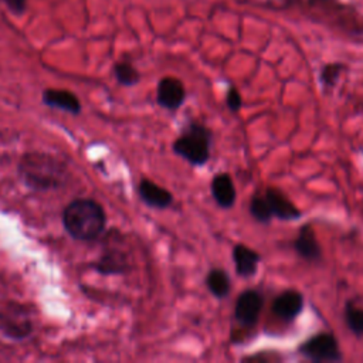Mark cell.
Wrapping results in <instances>:
<instances>
[{"instance_id":"6da1fadb","label":"cell","mask_w":363,"mask_h":363,"mask_svg":"<svg viewBox=\"0 0 363 363\" xmlns=\"http://www.w3.org/2000/svg\"><path fill=\"white\" fill-rule=\"evenodd\" d=\"M65 230L77 240H94L105 228L104 208L94 200L77 199L71 201L62 214Z\"/></svg>"},{"instance_id":"7a4b0ae2","label":"cell","mask_w":363,"mask_h":363,"mask_svg":"<svg viewBox=\"0 0 363 363\" xmlns=\"http://www.w3.org/2000/svg\"><path fill=\"white\" fill-rule=\"evenodd\" d=\"M211 130L199 122H190L173 142V150L193 166H203L210 159Z\"/></svg>"},{"instance_id":"3957f363","label":"cell","mask_w":363,"mask_h":363,"mask_svg":"<svg viewBox=\"0 0 363 363\" xmlns=\"http://www.w3.org/2000/svg\"><path fill=\"white\" fill-rule=\"evenodd\" d=\"M299 353L313 362H339L342 352L337 339L332 333H318L299 346Z\"/></svg>"},{"instance_id":"277c9868","label":"cell","mask_w":363,"mask_h":363,"mask_svg":"<svg viewBox=\"0 0 363 363\" xmlns=\"http://www.w3.org/2000/svg\"><path fill=\"white\" fill-rule=\"evenodd\" d=\"M264 306L262 295L255 289H247L240 294L234 308V318L242 326H254Z\"/></svg>"},{"instance_id":"5b68a950","label":"cell","mask_w":363,"mask_h":363,"mask_svg":"<svg viewBox=\"0 0 363 363\" xmlns=\"http://www.w3.org/2000/svg\"><path fill=\"white\" fill-rule=\"evenodd\" d=\"M23 170L28 183H31L35 187L55 186L58 180L55 166L51 163V160L28 159L26 160Z\"/></svg>"},{"instance_id":"8992f818","label":"cell","mask_w":363,"mask_h":363,"mask_svg":"<svg viewBox=\"0 0 363 363\" xmlns=\"http://www.w3.org/2000/svg\"><path fill=\"white\" fill-rule=\"evenodd\" d=\"M186 98V89L180 79L173 77H164L160 79L157 85V104L162 108L169 111H174L180 108Z\"/></svg>"},{"instance_id":"52a82bcc","label":"cell","mask_w":363,"mask_h":363,"mask_svg":"<svg viewBox=\"0 0 363 363\" xmlns=\"http://www.w3.org/2000/svg\"><path fill=\"white\" fill-rule=\"evenodd\" d=\"M264 197L268 201L272 217L279 220H298L301 217V210L278 189L268 187L264 193Z\"/></svg>"},{"instance_id":"ba28073f","label":"cell","mask_w":363,"mask_h":363,"mask_svg":"<svg viewBox=\"0 0 363 363\" xmlns=\"http://www.w3.org/2000/svg\"><path fill=\"white\" fill-rule=\"evenodd\" d=\"M303 308V296L295 289H288L279 294L272 302L274 313L285 320L295 319Z\"/></svg>"},{"instance_id":"9c48e42d","label":"cell","mask_w":363,"mask_h":363,"mask_svg":"<svg viewBox=\"0 0 363 363\" xmlns=\"http://www.w3.org/2000/svg\"><path fill=\"white\" fill-rule=\"evenodd\" d=\"M294 247H295L296 252L308 261H316V259H320V257H322L320 245L318 242L315 230L311 224H305L299 230L298 237L294 242Z\"/></svg>"},{"instance_id":"30bf717a","label":"cell","mask_w":363,"mask_h":363,"mask_svg":"<svg viewBox=\"0 0 363 363\" xmlns=\"http://www.w3.org/2000/svg\"><path fill=\"white\" fill-rule=\"evenodd\" d=\"M211 194L221 208H230L235 203V186L228 173H218L211 180Z\"/></svg>"},{"instance_id":"8fae6325","label":"cell","mask_w":363,"mask_h":363,"mask_svg":"<svg viewBox=\"0 0 363 363\" xmlns=\"http://www.w3.org/2000/svg\"><path fill=\"white\" fill-rule=\"evenodd\" d=\"M139 196L147 206L156 208H166L173 201V196L169 190L147 179L139 183Z\"/></svg>"},{"instance_id":"7c38bea8","label":"cell","mask_w":363,"mask_h":363,"mask_svg":"<svg viewBox=\"0 0 363 363\" xmlns=\"http://www.w3.org/2000/svg\"><path fill=\"white\" fill-rule=\"evenodd\" d=\"M233 259H234L237 274L248 278L257 272L261 257L257 251L251 250L250 247L244 244H237L233 248Z\"/></svg>"},{"instance_id":"4fadbf2b","label":"cell","mask_w":363,"mask_h":363,"mask_svg":"<svg viewBox=\"0 0 363 363\" xmlns=\"http://www.w3.org/2000/svg\"><path fill=\"white\" fill-rule=\"evenodd\" d=\"M43 101H44L45 105H48L51 108L62 109L65 112L78 113L81 111V105H79L78 98L69 91L47 89L43 94Z\"/></svg>"},{"instance_id":"5bb4252c","label":"cell","mask_w":363,"mask_h":363,"mask_svg":"<svg viewBox=\"0 0 363 363\" xmlns=\"http://www.w3.org/2000/svg\"><path fill=\"white\" fill-rule=\"evenodd\" d=\"M206 285H207L208 291L217 298L227 296L231 289L230 277L221 268H213L208 271V274L206 277Z\"/></svg>"},{"instance_id":"9a60e30c","label":"cell","mask_w":363,"mask_h":363,"mask_svg":"<svg viewBox=\"0 0 363 363\" xmlns=\"http://www.w3.org/2000/svg\"><path fill=\"white\" fill-rule=\"evenodd\" d=\"M250 211H251V216L259 221V223H269L271 218H272V213H271V208L268 206V201L267 199L264 197V194H254L251 197V201H250Z\"/></svg>"},{"instance_id":"2e32d148","label":"cell","mask_w":363,"mask_h":363,"mask_svg":"<svg viewBox=\"0 0 363 363\" xmlns=\"http://www.w3.org/2000/svg\"><path fill=\"white\" fill-rule=\"evenodd\" d=\"M345 319L349 326V329L357 335L363 336V309L353 306L350 302L346 305L345 311Z\"/></svg>"},{"instance_id":"e0dca14e","label":"cell","mask_w":363,"mask_h":363,"mask_svg":"<svg viewBox=\"0 0 363 363\" xmlns=\"http://www.w3.org/2000/svg\"><path fill=\"white\" fill-rule=\"evenodd\" d=\"M115 77L122 85H133L139 81V72L129 62H119L115 65Z\"/></svg>"},{"instance_id":"ac0fdd59","label":"cell","mask_w":363,"mask_h":363,"mask_svg":"<svg viewBox=\"0 0 363 363\" xmlns=\"http://www.w3.org/2000/svg\"><path fill=\"white\" fill-rule=\"evenodd\" d=\"M345 69V65L343 64H339V62H333V64H328L322 68L320 71V82L325 88H332L337 78L340 77L342 71Z\"/></svg>"},{"instance_id":"d6986e66","label":"cell","mask_w":363,"mask_h":363,"mask_svg":"<svg viewBox=\"0 0 363 363\" xmlns=\"http://www.w3.org/2000/svg\"><path fill=\"white\" fill-rule=\"evenodd\" d=\"M123 268H125V258L121 254L106 255L101 259V262L98 265V269L101 272H106V274L121 272V271H123Z\"/></svg>"},{"instance_id":"ffe728a7","label":"cell","mask_w":363,"mask_h":363,"mask_svg":"<svg viewBox=\"0 0 363 363\" xmlns=\"http://www.w3.org/2000/svg\"><path fill=\"white\" fill-rule=\"evenodd\" d=\"M225 102H227V106L231 112H237V111L241 109L242 98H241V95H240V92L235 86L228 88L227 95H225Z\"/></svg>"},{"instance_id":"44dd1931","label":"cell","mask_w":363,"mask_h":363,"mask_svg":"<svg viewBox=\"0 0 363 363\" xmlns=\"http://www.w3.org/2000/svg\"><path fill=\"white\" fill-rule=\"evenodd\" d=\"M24 1H26V0H7L9 6H10L11 9H16V10H21L23 6H24Z\"/></svg>"}]
</instances>
